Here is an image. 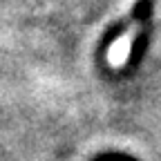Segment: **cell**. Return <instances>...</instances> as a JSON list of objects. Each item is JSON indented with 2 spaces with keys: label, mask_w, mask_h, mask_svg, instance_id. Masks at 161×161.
Wrapping results in <instances>:
<instances>
[{
  "label": "cell",
  "mask_w": 161,
  "mask_h": 161,
  "mask_svg": "<svg viewBox=\"0 0 161 161\" xmlns=\"http://www.w3.org/2000/svg\"><path fill=\"white\" fill-rule=\"evenodd\" d=\"M134 34H136V29H130L125 34H121L112 43V47L108 49V60H110L112 67H123L128 63L130 52H132V43H134Z\"/></svg>",
  "instance_id": "1"
}]
</instances>
